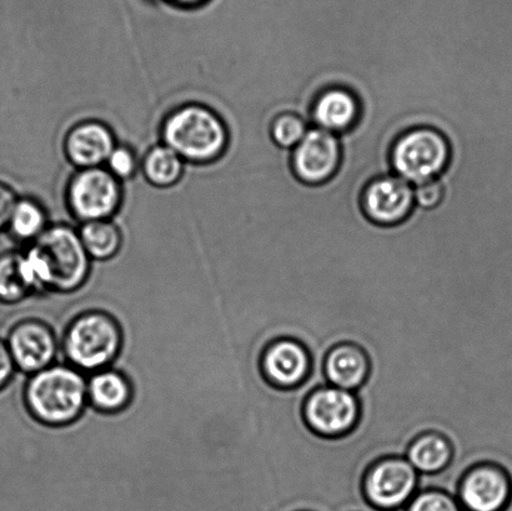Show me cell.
Here are the masks:
<instances>
[{"instance_id":"5bb4252c","label":"cell","mask_w":512,"mask_h":511,"mask_svg":"<svg viewBox=\"0 0 512 511\" xmlns=\"http://www.w3.org/2000/svg\"><path fill=\"white\" fill-rule=\"evenodd\" d=\"M113 130L99 120H85L70 128L64 139L68 162L78 170L104 167L117 147Z\"/></svg>"},{"instance_id":"f546056e","label":"cell","mask_w":512,"mask_h":511,"mask_svg":"<svg viewBox=\"0 0 512 511\" xmlns=\"http://www.w3.org/2000/svg\"><path fill=\"white\" fill-rule=\"evenodd\" d=\"M365 510H359V511H370L369 508H368V504H366L365 502V507H364Z\"/></svg>"},{"instance_id":"e0dca14e","label":"cell","mask_w":512,"mask_h":511,"mask_svg":"<svg viewBox=\"0 0 512 511\" xmlns=\"http://www.w3.org/2000/svg\"><path fill=\"white\" fill-rule=\"evenodd\" d=\"M316 125L325 132L343 133L354 127L360 117L358 98L348 89L331 88L316 99L313 108Z\"/></svg>"},{"instance_id":"7402d4cb","label":"cell","mask_w":512,"mask_h":511,"mask_svg":"<svg viewBox=\"0 0 512 511\" xmlns=\"http://www.w3.org/2000/svg\"><path fill=\"white\" fill-rule=\"evenodd\" d=\"M33 295L22 267V253L0 254V303L18 304Z\"/></svg>"},{"instance_id":"9c48e42d","label":"cell","mask_w":512,"mask_h":511,"mask_svg":"<svg viewBox=\"0 0 512 511\" xmlns=\"http://www.w3.org/2000/svg\"><path fill=\"white\" fill-rule=\"evenodd\" d=\"M456 498L464 511H508L512 504L509 470L494 463L475 465L461 479Z\"/></svg>"},{"instance_id":"8fae6325","label":"cell","mask_w":512,"mask_h":511,"mask_svg":"<svg viewBox=\"0 0 512 511\" xmlns=\"http://www.w3.org/2000/svg\"><path fill=\"white\" fill-rule=\"evenodd\" d=\"M259 368L266 382L279 389H294L311 372L309 349L293 338H276L260 354Z\"/></svg>"},{"instance_id":"d4e9b609","label":"cell","mask_w":512,"mask_h":511,"mask_svg":"<svg viewBox=\"0 0 512 511\" xmlns=\"http://www.w3.org/2000/svg\"><path fill=\"white\" fill-rule=\"evenodd\" d=\"M104 167L120 182H124V180L133 179L138 173L140 160L132 148L127 145H117Z\"/></svg>"},{"instance_id":"277c9868","label":"cell","mask_w":512,"mask_h":511,"mask_svg":"<svg viewBox=\"0 0 512 511\" xmlns=\"http://www.w3.org/2000/svg\"><path fill=\"white\" fill-rule=\"evenodd\" d=\"M39 255L48 274L50 292H77L88 282L92 259L85 250L78 230L67 224H55L30 244Z\"/></svg>"},{"instance_id":"ba28073f","label":"cell","mask_w":512,"mask_h":511,"mask_svg":"<svg viewBox=\"0 0 512 511\" xmlns=\"http://www.w3.org/2000/svg\"><path fill=\"white\" fill-rule=\"evenodd\" d=\"M303 414L314 433L325 438L343 437L359 422L360 402L355 392L325 384L306 398Z\"/></svg>"},{"instance_id":"44dd1931","label":"cell","mask_w":512,"mask_h":511,"mask_svg":"<svg viewBox=\"0 0 512 511\" xmlns=\"http://www.w3.org/2000/svg\"><path fill=\"white\" fill-rule=\"evenodd\" d=\"M50 227L47 210L37 200L19 198L8 225L10 235L18 242L33 244Z\"/></svg>"},{"instance_id":"603a6c76","label":"cell","mask_w":512,"mask_h":511,"mask_svg":"<svg viewBox=\"0 0 512 511\" xmlns=\"http://www.w3.org/2000/svg\"><path fill=\"white\" fill-rule=\"evenodd\" d=\"M309 130L303 119L295 114H283L271 124V138L280 148L295 149Z\"/></svg>"},{"instance_id":"8992f818","label":"cell","mask_w":512,"mask_h":511,"mask_svg":"<svg viewBox=\"0 0 512 511\" xmlns=\"http://www.w3.org/2000/svg\"><path fill=\"white\" fill-rule=\"evenodd\" d=\"M65 200L80 223L112 220L123 203L122 182L105 167L80 169L69 179Z\"/></svg>"},{"instance_id":"7a4b0ae2","label":"cell","mask_w":512,"mask_h":511,"mask_svg":"<svg viewBox=\"0 0 512 511\" xmlns=\"http://www.w3.org/2000/svg\"><path fill=\"white\" fill-rule=\"evenodd\" d=\"M162 140L185 163L203 165L223 157L230 135L227 124L215 110L189 103L174 109L164 119Z\"/></svg>"},{"instance_id":"f1b7e54d","label":"cell","mask_w":512,"mask_h":511,"mask_svg":"<svg viewBox=\"0 0 512 511\" xmlns=\"http://www.w3.org/2000/svg\"><path fill=\"white\" fill-rule=\"evenodd\" d=\"M210 0H165L164 4L170 5L175 9L193 10L204 7Z\"/></svg>"},{"instance_id":"ac0fdd59","label":"cell","mask_w":512,"mask_h":511,"mask_svg":"<svg viewBox=\"0 0 512 511\" xmlns=\"http://www.w3.org/2000/svg\"><path fill=\"white\" fill-rule=\"evenodd\" d=\"M453 445L443 434H421L410 444L406 459L420 474L433 475L443 472L453 459Z\"/></svg>"},{"instance_id":"9a60e30c","label":"cell","mask_w":512,"mask_h":511,"mask_svg":"<svg viewBox=\"0 0 512 511\" xmlns=\"http://www.w3.org/2000/svg\"><path fill=\"white\" fill-rule=\"evenodd\" d=\"M324 373L331 387L356 392L369 378L368 354L359 345L353 343L335 345L326 354Z\"/></svg>"},{"instance_id":"4316f807","label":"cell","mask_w":512,"mask_h":511,"mask_svg":"<svg viewBox=\"0 0 512 511\" xmlns=\"http://www.w3.org/2000/svg\"><path fill=\"white\" fill-rule=\"evenodd\" d=\"M18 199L17 194L9 185L0 182V232L8 229Z\"/></svg>"},{"instance_id":"30bf717a","label":"cell","mask_w":512,"mask_h":511,"mask_svg":"<svg viewBox=\"0 0 512 511\" xmlns=\"http://www.w3.org/2000/svg\"><path fill=\"white\" fill-rule=\"evenodd\" d=\"M7 347L17 370L35 374L53 365L60 344L54 330L40 319L20 320L9 330Z\"/></svg>"},{"instance_id":"2e32d148","label":"cell","mask_w":512,"mask_h":511,"mask_svg":"<svg viewBox=\"0 0 512 511\" xmlns=\"http://www.w3.org/2000/svg\"><path fill=\"white\" fill-rule=\"evenodd\" d=\"M133 399V382L122 370L110 367L89 375L88 402L95 412L105 415L123 413Z\"/></svg>"},{"instance_id":"7c38bea8","label":"cell","mask_w":512,"mask_h":511,"mask_svg":"<svg viewBox=\"0 0 512 511\" xmlns=\"http://www.w3.org/2000/svg\"><path fill=\"white\" fill-rule=\"evenodd\" d=\"M340 162L341 147L338 137L319 128L309 130L293 153L296 177L310 185L328 182L338 172Z\"/></svg>"},{"instance_id":"83f0119b","label":"cell","mask_w":512,"mask_h":511,"mask_svg":"<svg viewBox=\"0 0 512 511\" xmlns=\"http://www.w3.org/2000/svg\"><path fill=\"white\" fill-rule=\"evenodd\" d=\"M15 370L17 368H15L7 343L0 340V392L12 382Z\"/></svg>"},{"instance_id":"cb8c5ba5","label":"cell","mask_w":512,"mask_h":511,"mask_svg":"<svg viewBox=\"0 0 512 511\" xmlns=\"http://www.w3.org/2000/svg\"><path fill=\"white\" fill-rule=\"evenodd\" d=\"M401 511H464L458 498L439 489L419 490Z\"/></svg>"},{"instance_id":"6da1fadb","label":"cell","mask_w":512,"mask_h":511,"mask_svg":"<svg viewBox=\"0 0 512 511\" xmlns=\"http://www.w3.org/2000/svg\"><path fill=\"white\" fill-rule=\"evenodd\" d=\"M30 417L49 428H63L83 417L88 402V378L69 364H53L30 375L24 387Z\"/></svg>"},{"instance_id":"5b68a950","label":"cell","mask_w":512,"mask_h":511,"mask_svg":"<svg viewBox=\"0 0 512 511\" xmlns=\"http://www.w3.org/2000/svg\"><path fill=\"white\" fill-rule=\"evenodd\" d=\"M448 139L439 130L415 128L396 140L391 164L399 178L410 184L438 179L450 162Z\"/></svg>"},{"instance_id":"3957f363","label":"cell","mask_w":512,"mask_h":511,"mask_svg":"<svg viewBox=\"0 0 512 511\" xmlns=\"http://www.w3.org/2000/svg\"><path fill=\"white\" fill-rule=\"evenodd\" d=\"M123 345L124 333L117 318L93 309L70 320L60 348L67 364L84 374H93L112 367Z\"/></svg>"},{"instance_id":"4dcf8cb0","label":"cell","mask_w":512,"mask_h":511,"mask_svg":"<svg viewBox=\"0 0 512 511\" xmlns=\"http://www.w3.org/2000/svg\"><path fill=\"white\" fill-rule=\"evenodd\" d=\"M152 2L164 3V2H165V0H152Z\"/></svg>"},{"instance_id":"d6986e66","label":"cell","mask_w":512,"mask_h":511,"mask_svg":"<svg viewBox=\"0 0 512 511\" xmlns=\"http://www.w3.org/2000/svg\"><path fill=\"white\" fill-rule=\"evenodd\" d=\"M140 170L150 185L168 189L182 180L185 162L174 150L162 143L148 150L140 162Z\"/></svg>"},{"instance_id":"1f68e13d","label":"cell","mask_w":512,"mask_h":511,"mask_svg":"<svg viewBox=\"0 0 512 511\" xmlns=\"http://www.w3.org/2000/svg\"><path fill=\"white\" fill-rule=\"evenodd\" d=\"M293 511H310V510H293Z\"/></svg>"},{"instance_id":"ffe728a7","label":"cell","mask_w":512,"mask_h":511,"mask_svg":"<svg viewBox=\"0 0 512 511\" xmlns=\"http://www.w3.org/2000/svg\"><path fill=\"white\" fill-rule=\"evenodd\" d=\"M78 232L84 248L92 260L107 262L122 249V232L112 220L83 223Z\"/></svg>"},{"instance_id":"484cf974","label":"cell","mask_w":512,"mask_h":511,"mask_svg":"<svg viewBox=\"0 0 512 511\" xmlns=\"http://www.w3.org/2000/svg\"><path fill=\"white\" fill-rule=\"evenodd\" d=\"M414 195L415 204L420 205L421 208H436L444 197L443 185H441L438 180H431V182L415 185Z\"/></svg>"},{"instance_id":"52a82bcc","label":"cell","mask_w":512,"mask_h":511,"mask_svg":"<svg viewBox=\"0 0 512 511\" xmlns=\"http://www.w3.org/2000/svg\"><path fill=\"white\" fill-rule=\"evenodd\" d=\"M419 479L420 473L408 459H380L365 474V502L374 511H401L419 492Z\"/></svg>"},{"instance_id":"4fadbf2b","label":"cell","mask_w":512,"mask_h":511,"mask_svg":"<svg viewBox=\"0 0 512 511\" xmlns=\"http://www.w3.org/2000/svg\"><path fill=\"white\" fill-rule=\"evenodd\" d=\"M415 205L414 188L404 179L381 177L366 187L363 209L371 222L390 227L409 217Z\"/></svg>"}]
</instances>
